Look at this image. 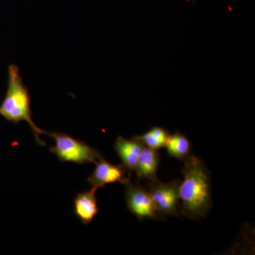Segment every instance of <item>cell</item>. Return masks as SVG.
Returning <instances> with one entry per match:
<instances>
[{"instance_id":"1","label":"cell","mask_w":255,"mask_h":255,"mask_svg":"<svg viewBox=\"0 0 255 255\" xmlns=\"http://www.w3.org/2000/svg\"><path fill=\"white\" fill-rule=\"evenodd\" d=\"M184 161V180L179 187V212L188 219H206L212 206L211 178L204 161L190 154Z\"/></svg>"},{"instance_id":"2","label":"cell","mask_w":255,"mask_h":255,"mask_svg":"<svg viewBox=\"0 0 255 255\" xmlns=\"http://www.w3.org/2000/svg\"><path fill=\"white\" fill-rule=\"evenodd\" d=\"M7 85L6 95L0 105V115L11 123L26 122L31 128L37 143L44 146L46 143L41 138V135H47L48 132L37 127L32 119L29 93L23 84L19 69L16 65H10L8 68Z\"/></svg>"},{"instance_id":"3","label":"cell","mask_w":255,"mask_h":255,"mask_svg":"<svg viewBox=\"0 0 255 255\" xmlns=\"http://www.w3.org/2000/svg\"><path fill=\"white\" fill-rule=\"evenodd\" d=\"M54 140L50 151L62 162L75 164L97 163L103 156L85 142L60 132H47Z\"/></svg>"},{"instance_id":"4","label":"cell","mask_w":255,"mask_h":255,"mask_svg":"<svg viewBox=\"0 0 255 255\" xmlns=\"http://www.w3.org/2000/svg\"><path fill=\"white\" fill-rule=\"evenodd\" d=\"M125 198L128 209L140 221L163 218L159 214L148 190L139 183L133 184L130 181L125 184Z\"/></svg>"},{"instance_id":"5","label":"cell","mask_w":255,"mask_h":255,"mask_svg":"<svg viewBox=\"0 0 255 255\" xmlns=\"http://www.w3.org/2000/svg\"><path fill=\"white\" fill-rule=\"evenodd\" d=\"M148 190L156 207L162 216L180 217L179 187L180 181L173 179L168 183L159 180L148 182Z\"/></svg>"},{"instance_id":"6","label":"cell","mask_w":255,"mask_h":255,"mask_svg":"<svg viewBox=\"0 0 255 255\" xmlns=\"http://www.w3.org/2000/svg\"><path fill=\"white\" fill-rule=\"evenodd\" d=\"M130 171L123 164H111L103 157L96 163L95 170L87 179V182L92 188L97 190L112 183L119 182L125 185L130 182Z\"/></svg>"},{"instance_id":"7","label":"cell","mask_w":255,"mask_h":255,"mask_svg":"<svg viewBox=\"0 0 255 255\" xmlns=\"http://www.w3.org/2000/svg\"><path fill=\"white\" fill-rule=\"evenodd\" d=\"M144 147L143 143L135 137L127 139L119 136L116 140L114 148L122 159V164L128 170L132 172L135 170L137 160Z\"/></svg>"},{"instance_id":"8","label":"cell","mask_w":255,"mask_h":255,"mask_svg":"<svg viewBox=\"0 0 255 255\" xmlns=\"http://www.w3.org/2000/svg\"><path fill=\"white\" fill-rule=\"evenodd\" d=\"M96 191L97 189L92 188L90 191L79 193L74 199V213L83 224H90L98 214Z\"/></svg>"},{"instance_id":"9","label":"cell","mask_w":255,"mask_h":255,"mask_svg":"<svg viewBox=\"0 0 255 255\" xmlns=\"http://www.w3.org/2000/svg\"><path fill=\"white\" fill-rule=\"evenodd\" d=\"M159 161L158 150H152L145 146L134 170L136 172L137 179H143L147 183L159 180L157 179V170Z\"/></svg>"},{"instance_id":"10","label":"cell","mask_w":255,"mask_h":255,"mask_svg":"<svg viewBox=\"0 0 255 255\" xmlns=\"http://www.w3.org/2000/svg\"><path fill=\"white\" fill-rule=\"evenodd\" d=\"M164 147L170 157L183 160L190 155L191 143L184 134L177 131L170 134Z\"/></svg>"},{"instance_id":"11","label":"cell","mask_w":255,"mask_h":255,"mask_svg":"<svg viewBox=\"0 0 255 255\" xmlns=\"http://www.w3.org/2000/svg\"><path fill=\"white\" fill-rule=\"evenodd\" d=\"M170 133L162 127H155L142 135L135 136L143 143L145 147L158 150L165 147Z\"/></svg>"}]
</instances>
